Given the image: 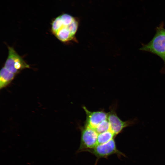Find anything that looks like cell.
<instances>
[{"label":"cell","mask_w":165,"mask_h":165,"mask_svg":"<svg viewBox=\"0 0 165 165\" xmlns=\"http://www.w3.org/2000/svg\"><path fill=\"white\" fill-rule=\"evenodd\" d=\"M52 33L64 43L76 42V35L79 26L78 20L67 14H63L54 19L51 23Z\"/></svg>","instance_id":"obj_1"},{"label":"cell","mask_w":165,"mask_h":165,"mask_svg":"<svg viewBox=\"0 0 165 165\" xmlns=\"http://www.w3.org/2000/svg\"><path fill=\"white\" fill-rule=\"evenodd\" d=\"M156 32L152 39L147 44H142L140 50L147 52L160 57L163 61L165 70V29L162 22L156 28Z\"/></svg>","instance_id":"obj_2"},{"label":"cell","mask_w":165,"mask_h":165,"mask_svg":"<svg viewBox=\"0 0 165 165\" xmlns=\"http://www.w3.org/2000/svg\"><path fill=\"white\" fill-rule=\"evenodd\" d=\"M87 151L92 153L96 158L95 165L101 158H107L110 155L116 154L118 156H125V155L117 148L114 138L106 143L97 144L94 148Z\"/></svg>","instance_id":"obj_3"},{"label":"cell","mask_w":165,"mask_h":165,"mask_svg":"<svg viewBox=\"0 0 165 165\" xmlns=\"http://www.w3.org/2000/svg\"><path fill=\"white\" fill-rule=\"evenodd\" d=\"M8 55L4 66L8 70L16 75L22 70L30 68L13 47L8 46Z\"/></svg>","instance_id":"obj_4"},{"label":"cell","mask_w":165,"mask_h":165,"mask_svg":"<svg viewBox=\"0 0 165 165\" xmlns=\"http://www.w3.org/2000/svg\"><path fill=\"white\" fill-rule=\"evenodd\" d=\"M80 144L77 152L87 151L97 145L98 134L94 129L85 125L81 129Z\"/></svg>","instance_id":"obj_5"},{"label":"cell","mask_w":165,"mask_h":165,"mask_svg":"<svg viewBox=\"0 0 165 165\" xmlns=\"http://www.w3.org/2000/svg\"><path fill=\"white\" fill-rule=\"evenodd\" d=\"M108 119L110 124L111 129L116 136L121 133L125 128L132 126L138 122V119L136 118L123 121L113 110L108 113Z\"/></svg>","instance_id":"obj_6"},{"label":"cell","mask_w":165,"mask_h":165,"mask_svg":"<svg viewBox=\"0 0 165 165\" xmlns=\"http://www.w3.org/2000/svg\"><path fill=\"white\" fill-rule=\"evenodd\" d=\"M83 108L86 115L85 125L94 130L101 123L108 119V113L104 111L91 112L85 106Z\"/></svg>","instance_id":"obj_7"},{"label":"cell","mask_w":165,"mask_h":165,"mask_svg":"<svg viewBox=\"0 0 165 165\" xmlns=\"http://www.w3.org/2000/svg\"><path fill=\"white\" fill-rule=\"evenodd\" d=\"M15 75L4 67L2 68L0 71V89L4 87L9 84L14 79Z\"/></svg>","instance_id":"obj_8"},{"label":"cell","mask_w":165,"mask_h":165,"mask_svg":"<svg viewBox=\"0 0 165 165\" xmlns=\"http://www.w3.org/2000/svg\"><path fill=\"white\" fill-rule=\"evenodd\" d=\"M116 135L111 130L98 134L97 144H102L108 142L115 138Z\"/></svg>","instance_id":"obj_9"},{"label":"cell","mask_w":165,"mask_h":165,"mask_svg":"<svg viewBox=\"0 0 165 165\" xmlns=\"http://www.w3.org/2000/svg\"><path fill=\"white\" fill-rule=\"evenodd\" d=\"M110 130H111L110 125L108 119L101 123L95 129L98 134Z\"/></svg>","instance_id":"obj_10"}]
</instances>
